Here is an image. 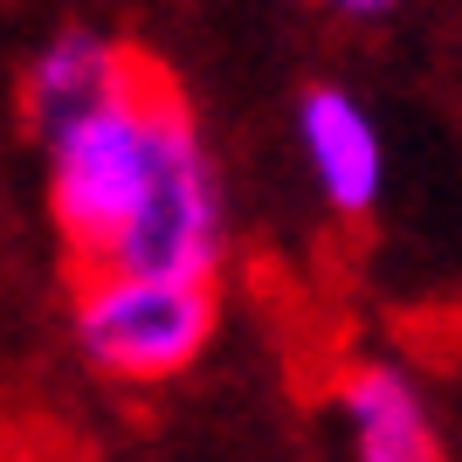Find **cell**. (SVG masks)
<instances>
[{
    "mask_svg": "<svg viewBox=\"0 0 462 462\" xmlns=\"http://www.w3.org/2000/svg\"><path fill=\"white\" fill-rule=\"evenodd\" d=\"M77 352L117 386H166L200 352L214 346L221 325V290L214 276L187 270H77Z\"/></svg>",
    "mask_w": 462,
    "mask_h": 462,
    "instance_id": "cell-2",
    "label": "cell"
},
{
    "mask_svg": "<svg viewBox=\"0 0 462 462\" xmlns=\"http://www.w3.org/2000/svg\"><path fill=\"white\" fill-rule=\"evenodd\" d=\"M318 7L338 14V21H352V28H373V21H393L407 0H318Z\"/></svg>",
    "mask_w": 462,
    "mask_h": 462,
    "instance_id": "cell-6",
    "label": "cell"
},
{
    "mask_svg": "<svg viewBox=\"0 0 462 462\" xmlns=\"http://www.w3.org/2000/svg\"><path fill=\"white\" fill-rule=\"evenodd\" d=\"M132 69H138V49L111 42L104 28H56L28 56V69H21V117H28V132L49 138L62 117H77V111H90L97 97H111Z\"/></svg>",
    "mask_w": 462,
    "mask_h": 462,
    "instance_id": "cell-5",
    "label": "cell"
},
{
    "mask_svg": "<svg viewBox=\"0 0 462 462\" xmlns=\"http://www.w3.org/2000/svg\"><path fill=\"white\" fill-rule=\"evenodd\" d=\"M338 435L359 462H435L442 421L428 386L401 359H359L338 380Z\"/></svg>",
    "mask_w": 462,
    "mask_h": 462,
    "instance_id": "cell-4",
    "label": "cell"
},
{
    "mask_svg": "<svg viewBox=\"0 0 462 462\" xmlns=\"http://www.w3.org/2000/svg\"><path fill=\"white\" fill-rule=\"evenodd\" d=\"M49 221L77 270H187L221 276L228 193L187 97L138 56L90 111L42 138Z\"/></svg>",
    "mask_w": 462,
    "mask_h": 462,
    "instance_id": "cell-1",
    "label": "cell"
},
{
    "mask_svg": "<svg viewBox=\"0 0 462 462\" xmlns=\"http://www.w3.org/2000/svg\"><path fill=\"white\" fill-rule=\"evenodd\" d=\"M297 152L310 166V187L331 214H373L386 193V138L373 111L338 83H310L297 97Z\"/></svg>",
    "mask_w": 462,
    "mask_h": 462,
    "instance_id": "cell-3",
    "label": "cell"
}]
</instances>
